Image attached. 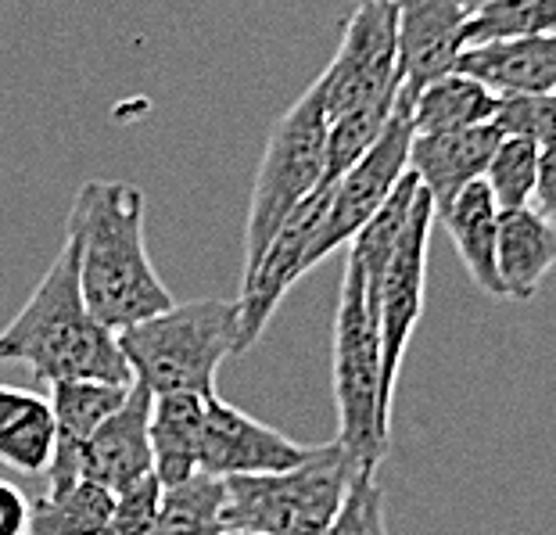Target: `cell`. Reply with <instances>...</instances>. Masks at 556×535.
<instances>
[{"mask_svg": "<svg viewBox=\"0 0 556 535\" xmlns=\"http://www.w3.org/2000/svg\"><path fill=\"white\" fill-rule=\"evenodd\" d=\"M65 234L76 241L79 291L98 324L123 331L176 302L148 256L140 187L119 181L83 184Z\"/></svg>", "mask_w": 556, "mask_h": 535, "instance_id": "6da1fadb", "label": "cell"}, {"mask_svg": "<svg viewBox=\"0 0 556 535\" xmlns=\"http://www.w3.org/2000/svg\"><path fill=\"white\" fill-rule=\"evenodd\" d=\"M4 360L26 363L47 385L76 377L119 385L134 382L115 331L98 324L83 302L73 234H65L62 252L18 309V316L0 331V363Z\"/></svg>", "mask_w": 556, "mask_h": 535, "instance_id": "7a4b0ae2", "label": "cell"}, {"mask_svg": "<svg viewBox=\"0 0 556 535\" xmlns=\"http://www.w3.org/2000/svg\"><path fill=\"white\" fill-rule=\"evenodd\" d=\"M134 382L151 396L194 391L216 396V371L227 356H238V299L173 302L162 313L115 331Z\"/></svg>", "mask_w": 556, "mask_h": 535, "instance_id": "3957f363", "label": "cell"}, {"mask_svg": "<svg viewBox=\"0 0 556 535\" xmlns=\"http://www.w3.org/2000/svg\"><path fill=\"white\" fill-rule=\"evenodd\" d=\"M359 463L338 443L305 446L283 471L223 478V528L263 535H319L338 514Z\"/></svg>", "mask_w": 556, "mask_h": 535, "instance_id": "277c9868", "label": "cell"}, {"mask_svg": "<svg viewBox=\"0 0 556 535\" xmlns=\"http://www.w3.org/2000/svg\"><path fill=\"white\" fill-rule=\"evenodd\" d=\"M377 291L363 270L345 259L338 316H334V402L338 443L349 449L359 471H377L388 457V432L381 421V313Z\"/></svg>", "mask_w": 556, "mask_h": 535, "instance_id": "5b68a950", "label": "cell"}, {"mask_svg": "<svg viewBox=\"0 0 556 535\" xmlns=\"http://www.w3.org/2000/svg\"><path fill=\"white\" fill-rule=\"evenodd\" d=\"M324 151H327V112H324V83L319 76L299 101L283 112L266 137V151L258 159L252 184V206L244 223V273L263 256L269 237L291 216L294 206L313 195L324 181Z\"/></svg>", "mask_w": 556, "mask_h": 535, "instance_id": "8992f818", "label": "cell"}, {"mask_svg": "<svg viewBox=\"0 0 556 535\" xmlns=\"http://www.w3.org/2000/svg\"><path fill=\"white\" fill-rule=\"evenodd\" d=\"M434 231V206L428 191H417L409 209V220L402 227L399 241L388 256L381 273V291H377V313H381V421L392 427V402L395 385L406 360L409 338L420 324L424 291H428V248Z\"/></svg>", "mask_w": 556, "mask_h": 535, "instance_id": "52a82bcc", "label": "cell"}, {"mask_svg": "<svg viewBox=\"0 0 556 535\" xmlns=\"http://www.w3.org/2000/svg\"><path fill=\"white\" fill-rule=\"evenodd\" d=\"M409 140H413L409 101L402 98V94H395L392 115H388L381 137H377L334 184H330L327 216L313 237L309 266H319L330 252L345 248L363 223L384 206V198L392 195V187L402 181V173L409 170L406 165Z\"/></svg>", "mask_w": 556, "mask_h": 535, "instance_id": "ba28073f", "label": "cell"}, {"mask_svg": "<svg viewBox=\"0 0 556 535\" xmlns=\"http://www.w3.org/2000/svg\"><path fill=\"white\" fill-rule=\"evenodd\" d=\"M395 0H359L338 54L319 73L327 119L366 109L399 90Z\"/></svg>", "mask_w": 556, "mask_h": 535, "instance_id": "9c48e42d", "label": "cell"}, {"mask_svg": "<svg viewBox=\"0 0 556 535\" xmlns=\"http://www.w3.org/2000/svg\"><path fill=\"white\" fill-rule=\"evenodd\" d=\"M327 201L330 184H319L313 195H305L291 216L277 227V234L269 237V245L255 259V266L244 273L238 299V352H248L263 338V331L274 320L283 295L294 288V281L313 270L309 248L319 223L327 216Z\"/></svg>", "mask_w": 556, "mask_h": 535, "instance_id": "30bf717a", "label": "cell"}, {"mask_svg": "<svg viewBox=\"0 0 556 535\" xmlns=\"http://www.w3.org/2000/svg\"><path fill=\"white\" fill-rule=\"evenodd\" d=\"M305 457V446L269 424H258L244 410L230 407L219 396L205 399V427H201L198 471L212 478H233V474H266L283 471Z\"/></svg>", "mask_w": 556, "mask_h": 535, "instance_id": "8fae6325", "label": "cell"}, {"mask_svg": "<svg viewBox=\"0 0 556 535\" xmlns=\"http://www.w3.org/2000/svg\"><path fill=\"white\" fill-rule=\"evenodd\" d=\"M464 18L459 0H395L399 94L409 104L431 79L453 73L456 54L464 51Z\"/></svg>", "mask_w": 556, "mask_h": 535, "instance_id": "7c38bea8", "label": "cell"}, {"mask_svg": "<svg viewBox=\"0 0 556 535\" xmlns=\"http://www.w3.org/2000/svg\"><path fill=\"white\" fill-rule=\"evenodd\" d=\"M151 391L140 382H129L126 399L104 418L79 449V478L98 482L109 493H123L134 482L151 474V443H148Z\"/></svg>", "mask_w": 556, "mask_h": 535, "instance_id": "4fadbf2b", "label": "cell"}, {"mask_svg": "<svg viewBox=\"0 0 556 535\" xmlns=\"http://www.w3.org/2000/svg\"><path fill=\"white\" fill-rule=\"evenodd\" d=\"M503 134L492 123L453 129V134H413L406 165L428 191L434 216L453 201L470 181H481L495 145Z\"/></svg>", "mask_w": 556, "mask_h": 535, "instance_id": "5bb4252c", "label": "cell"}, {"mask_svg": "<svg viewBox=\"0 0 556 535\" xmlns=\"http://www.w3.org/2000/svg\"><path fill=\"white\" fill-rule=\"evenodd\" d=\"M129 385L119 382H54L51 385V413H54V453L47 463V493H62L73 482H79V449L93 435L109 413L126 399Z\"/></svg>", "mask_w": 556, "mask_h": 535, "instance_id": "9a60e30c", "label": "cell"}, {"mask_svg": "<svg viewBox=\"0 0 556 535\" xmlns=\"http://www.w3.org/2000/svg\"><path fill=\"white\" fill-rule=\"evenodd\" d=\"M453 73L478 79L492 94H553L556 87V40L553 33L492 40L464 47Z\"/></svg>", "mask_w": 556, "mask_h": 535, "instance_id": "2e32d148", "label": "cell"}, {"mask_svg": "<svg viewBox=\"0 0 556 535\" xmlns=\"http://www.w3.org/2000/svg\"><path fill=\"white\" fill-rule=\"evenodd\" d=\"M556 263V231L553 220L535 206L500 212L495 231V273L503 284V299L528 302Z\"/></svg>", "mask_w": 556, "mask_h": 535, "instance_id": "e0dca14e", "label": "cell"}, {"mask_svg": "<svg viewBox=\"0 0 556 535\" xmlns=\"http://www.w3.org/2000/svg\"><path fill=\"white\" fill-rule=\"evenodd\" d=\"M201 427H205V399L194 391H162L151 396L148 443H151V474L162 489L191 478L198 471Z\"/></svg>", "mask_w": 556, "mask_h": 535, "instance_id": "ac0fdd59", "label": "cell"}, {"mask_svg": "<svg viewBox=\"0 0 556 535\" xmlns=\"http://www.w3.org/2000/svg\"><path fill=\"white\" fill-rule=\"evenodd\" d=\"M434 223H442L445 234L453 237L456 256L470 281L481 291L503 299V284L495 273V231H500V206H495L492 191L484 181H470L448 206L438 212Z\"/></svg>", "mask_w": 556, "mask_h": 535, "instance_id": "d6986e66", "label": "cell"}, {"mask_svg": "<svg viewBox=\"0 0 556 535\" xmlns=\"http://www.w3.org/2000/svg\"><path fill=\"white\" fill-rule=\"evenodd\" d=\"M54 453V413L40 391L0 385V463L40 474Z\"/></svg>", "mask_w": 556, "mask_h": 535, "instance_id": "ffe728a7", "label": "cell"}, {"mask_svg": "<svg viewBox=\"0 0 556 535\" xmlns=\"http://www.w3.org/2000/svg\"><path fill=\"white\" fill-rule=\"evenodd\" d=\"M500 94L481 87L464 73H445L431 79L409 104L413 134H453V129L489 123Z\"/></svg>", "mask_w": 556, "mask_h": 535, "instance_id": "44dd1931", "label": "cell"}, {"mask_svg": "<svg viewBox=\"0 0 556 535\" xmlns=\"http://www.w3.org/2000/svg\"><path fill=\"white\" fill-rule=\"evenodd\" d=\"M115 493L79 478L62 493H47L29 503L26 535H104Z\"/></svg>", "mask_w": 556, "mask_h": 535, "instance_id": "7402d4cb", "label": "cell"}, {"mask_svg": "<svg viewBox=\"0 0 556 535\" xmlns=\"http://www.w3.org/2000/svg\"><path fill=\"white\" fill-rule=\"evenodd\" d=\"M223 478L194 471L162 489L155 535H223Z\"/></svg>", "mask_w": 556, "mask_h": 535, "instance_id": "603a6c76", "label": "cell"}, {"mask_svg": "<svg viewBox=\"0 0 556 535\" xmlns=\"http://www.w3.org/2000/svg\"><path fill=\"white\" fill-rule=\"evenodd\" d=\"M556 26V0H489L464 18L459 43L478 47L492 40L535 37L553 33Z\"/></svg>", "mask_w": 556, "mask_h": 535, "instance_id": "cb8c5ba5", "label": "cell"}, {"mask_svg": "<svg viewBox=\"0 0 556 535\" xmlns=\"http://www.w3.org/2000/svg\"><path fill=\"white\" fill-rule=\"evenodd\" d=\"M542 151H546V148H539L535 140H528V137H503L500 145H495L492 159H489V165H484V173H481V181L492 191L500 212L531 206Z\"/></svg>", "mask_w": 556, "mask_h": 535, "instance_id": "d4e9b609", "label": "cell"}, {"mask_svg": "<svg viewBox=\"0 0 556 535\" xmlns=\"http://www.w3.org/2000/svg\"><path fill=\"white\" fill-rule=\"evenodd\" d=\"M399 94V90H395ZM395 94L392 98H381L366 109L356 112H345V115H334L327 119V151H324V181L319 184H334L341 173L349 170L359 154L381 137V129L392 115V104H395Z\"/></svg>", "mask_w": 556, "mask_h": 535, "instance_id": "484cf974", "label": "cell"}, {"mask_svg": "<svg viewBox=\"0 0 556 535\" xmlns=\"http://www.w3.org/2000/svg\"><path fill=\"white\" fill-rule=\"evenodd\" d=\"M556 98L553 94H503L489 123L503 137H528L539 148H553L556 126Z\"/></svg>", "mask_w": 556, "mask_h": 535, "instance_id": "4316f807", "label": "cell"}, {"mask_svg": "<svg viewBox=\"0 0 556 535\" xmlns=\"http://www.w3.org/2000/svg\"><path fill=\"white\" fill-rule=\"evenodd\" d=\"M319 535H388L384 525V489L377 482V471H359L352 478L338 514Z\"/></svg>", "mask_w": 556, "mask_h": 535, "instance_id": "83f0119b", "label": "cell"}, {"mask_svg": "<svg viewBox=\"0 0 556 535\" xmlns=\"http://www.w3.org/2000/svg\"><path fill=\"white\" fill-rule=\"evenodd\" d=\"M159 503H162V485L155 474L134 482L129 489L115 493V507L104 535H155Z\"/></svg>", "mask_w": 556, "mask_h": 535, "instance_id": "f1b7e54d", "label": "cell"}, {"mask_svg": "<svg viewBox=\"0 0 556 535\" xmlns=\"http://www.w3.org/2000/svg\"><path fill=\"white\" fill-rule=\"evenodd\" d=\"M29 499L18 485L0 478V535H26Z\"/></svg>", "mask_w": 556, "mask_h": 535, "instance_id": "f546056e", "label": "cell"}, {"mask_svg": "<svg viewBox=\"0 0 556 535\" xmlns=\"http://www.w3.org/2000/svg\"><path fill=\"white\" fill-rule=\"evenodd\" d=\"M459 4H464V11H467V15H470V11H475V8H481V4H489V0H459Z\"/></svg>", "mask_w": 556, "mask_h": 535, "instance_id": "4dcf8cb0", "label": "cell"}, {"mask_svg": "<svg viewBox=\"0 0 556 535\" xmlns=\"http://www.w3.org/2000/svg\"><path fill=\"white\" fill-rule=\"evenodd\" d=\"M223 535H263V532H238V528H227Z\"/></svg>", "mask_w": 556, "mask_h": 535, "instance_id": "1f68e13d", "label": "cell"}, {"mask_svg": "<svg viewBox=\"0 0 556 535\" xmlns=\"http://www.w3.org/2000/svg\"><path fill=\"white\" fill-rule=\"evenodd\" d=\"M356 4H359V0H356Z\"/></svg>", "mask_w": 556, "mask_h": 535, "instance_id": "d6a6232c", "label": "cell"}]
</instances>
